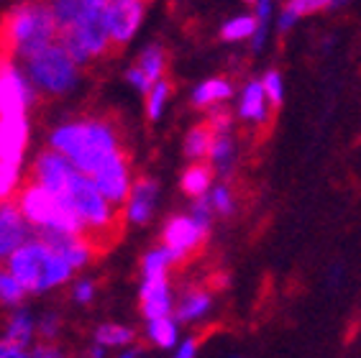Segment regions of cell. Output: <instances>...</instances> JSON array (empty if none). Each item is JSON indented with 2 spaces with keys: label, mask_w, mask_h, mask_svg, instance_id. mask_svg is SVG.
Instances as JSON below:
<instances>
[{
  "label": "cell",
  "mask_w": 361,
  "mask_h": 358,
  "mask_svg": "<svg viewBox=\"0 0 361 358\" xmlns=\"http://www.w3.org/2000/svg\"><path fill=\"white\" fill-rule=\"evenodd\" d=\"M31 333H34V323H31V317L26 312H18V315L11 317V323L6 328V338H3V343H11V345H23L31 340Z\"/></svg>",
  "instance_id": "obj_25"
},
{
  "label": "cell",
  "mask_w": 361,
  "mask_h": 358,
  "mask_svg": "<svg viewBox=\"0 0 361 358\" xmlns=\"http://www.w3.org/2000/svg\"><path fill=\"white\" fill-rule=\"evenodd\" d=\"M141 18H144V3H136V0H116V3H108L111 47H123L136 34Z\"/></svg>",
  "instance_id": "obj_11"
},
{
  "label": "cell",
  "mask_w": 361,
  "mask_h": 358,
  "mask_svg": "<svg viewBox=\"0 0 361 358\" xmlns=\"http://www.w3.org/2000/svg\"><path fill=\"white\" fill-rule=\"evenodd\" d=\"M169 95H172V85H169L167 80H161V82L154 85L152 92L146 95V116L152 118V121H157V118L164 113V105H167Z\"/></svg>",
  "instance_id": "obj_28"
},
{
  "label": "cell",
  "mask_w": 361,
  "mask_h": 358,
  "mask_svg": "<svg viewBox=\"0 0 361 358\" xmlns=\"http://www.w3.org/2000/svg\"><path fill=\"white\" fill-rule=\"evenodd\" d=\"M218 133L210 128L208 123H197L192 125L185 136V156L192 159V164L197 161H205L213 152V141H216Z\"/></svg>",
  "instance_id": "obj_21"
},
{
  "label": "cell",
  "mask_w": 361,
  "mask_h": 358,
  "mask_svg": "<svg viewBox=\"0 0 361 358\" xmlns=\"http://www.w3.org/2000/svg\"><path fill=\"white\" fill-rule=\"evenodd\" d=\"M254 16H257V34L251 39V49H254V51H262L267 39H269L271 21H274V6L267 3V0H259L257 8H254Z\"/></svg>",
  "instance_id": "obj_24"
},
{
  "label": "cell",
  "mask_w": 361,
  "mask_h": 358,
  "mask_svg": "<svg viewBox=\"0 0 361 358\" xmlns=\"http://www.w3.org/2000/svg\"><path fill=\"white\" fill-rule=\"evenodd\" d=\"M97 343L100 345H126L133 340V331L131 328H126V325H100L95 333Z\"/></svg>",
  "instance_id": "obj_30"
},
{
  "label": "cell",
  "mask_w": 361,
  "mask_h": 358,
  "mask_svg": "<svg viewBox=\"0 0 361 358\" xmlns=\"http://www.w3.org/2000/svg\"><path fill=\"white\" fill-rule=\"evenodd\" d=\"M31 241V226L23 218L16 202H0V264L11 261V256Z\"/></svg>",
  "instance_id": "obj_8"
},
{
  "label": "cell",
  "mask_w": 361,
  "mask_h": 358,
  "mask_svg": "<svg viewBox=\"0 0 361 358\" xmlns=\"http://www.w3.org/2000/svg\"><path fill=\"white\" fill-rule=\"evenodd\" d=\"M26 138H28L26 116H0V164L18 169Z\"/></svg>",
  "instance_id": "obj_14"
},
{
  "label": "cell",
  "mask_w": 361,
  "mask_h": 358,
  "mask_svg": "<svg viewBox=\"0 0 361 358\" xmlns=\"http://www.w3.org/2000/svg\"><path fill=\"white\" fill-rule=\"evenodd\" d=\"M233 161H236V141L231 138V133H221L213 141V152L208 156V164L216 169L218 174L228 177L233 172Z\"/></svg>",
  "instance_id": "obj_22"
},
{
  "label": "cell",
  "mask_w": 361,
  "mask_h": 358,
  "mask_svg": "<svg viewBox=\"0 0 361 358\" xmlns=\"http://www.w3.org/2000/svg\"><path fill=\"white\" fill-rule=\"evenodd\" d=\"M16 205L21 207L23 218L34 228H51V230H62V233L82 235L85 238V226L70 207V202L59 195L44 190L42 185H36L34 179L18 190Z\"/></svg>",
  "instance_id": "obj_5"
},
{
  "label": "cell",
  "mask_w": 361,
  "mask_h": 358,
  "mask_svg": "<svg viewBox=\"0 0 361 358\" xmlns=\"http://www.w3.org/2000/svg\"><path fill=\"white\" fill-rule=\"evenodd\" d=\"M262 87L267 92V100H269L271 108H279L282 100H285V80L277 69H269L264 77H262Z\"/></svg>",
  "instance_id": "obj_31"
},
{
  "label": "cell",
  "mask_w": 361,
  "mask_h": 358,
  "mask_svg": "<svg viewBox=\"0 0 361 358\" xmlns=\"http://www.w3.org/2000/svg\"><path fill=\"white\" fill-rule=\"evenodd\" d=\"M195 356H197V338H188L177 348V353H174V358H195Z\"/></svg>",
  "instance_id": "obj_35"
},
{
  "label": "cell",
  "mask_w": 361,
  "mask_h": 358,
  "mask_svg": "<svg viewBox=\"0 0 361 358\" xmlns=\"http://www.w3.org/2000/svg\"><path fill=\"white\" fill-rule=\"evenodd\" d=\"M269 100L262 87V80H249L241 90V100H238V116L249 123H267L269 118Z\"/></svg>",
  "instance_id": "obj_17"
},
{
  "label": "cell",
  "mask_w": 361,
  "mask_h": 358,
  "mask_svg": "<svg viewBox=\"0 0 361 358\" xmlns=\"http://www.w3.org/2000/svg\"><path fill=\"white\" fill-rule=\"evenodd\" d=\"M0 358H28V356L23 353V348H18V345H11V343H3V340H0Z\"/></svg>",
  "instance_id": "obj_36"
},
{
  "label": "cell",
  "mask_w": 361,
  "mask_h": 358,
  "mask_svg": "<svg viewBox=\"0 0 361 358\" xmlns=\"http://www.w3.org/2000/svg\"><path fill=\"white\" fill-rule=\"evenodd\" d=\"M210 205L216 210V215H223V218H228V215L236 213V195L231 190L228 185H216L210 190Z\"/></svg>",
  "instance_id": "obj_29"
},
{
  "label": "cell",
  "mask_w": 361,
  "mask_h": 358,
  "mask_svg": "<svg viewBox=\"0 0 361 358\" xmlns=\"http://www.w3.org/2000/svg\"><path fill=\"white\" fill-rule=\"evenodd\" d=\"M23 287L16 282V276L8 268H0V302L3 304H18L23 297Z\"/></svg>",
  "instance_id": "obj_32"
},
{
  "label": "cell",
  "mask_w": 361,
  "mask_h": 358,
  "mask_svg": "<svg viewBox=\"0 0 361 358\" xmlns=\"http://www.w3.org/2000/svg\"><path fill=\"white\" fill-rule=\"evenodd\" d=\"M287 6L292 8V13L298 18H305V16L320 13V11H328V8H336V3L331 0H290Z\"/></svg>",
  "instance_id": "obj_33"
},
{
  "label": "cell",
  "mask_w": 361,
  "mask_h": 358,
  "mask_svg": "<svg viewBox=\"0 0 361 358\" xmlns=\"http://www.w3.org/2000/svg\"><path fill=\"white\" fill-rule=\"evenodd\" d=\"M164 69H167V54H164V49L152 44V47H146L141 51V56L136 59L131 69H128V82L133 87L139 90V92H152V87L157 82L164 80Z\"/></svg>",
  "instance_id": "obj_12"
},
{
  "label": "cell",
  "mask_w": 361,
  "mask_h": 358,
  "mask_svg": "<svg viewBox=\"0 0 361 358\" xmlns=\"http://www.w3.org/2000/svg\"><path fill=\"white\" fill-rule=\"evenodd\" d=\"M257 34V16L254 13H238L221 26V39L228 44L251 42Z\"/></svg>",
  "instance_id": "obj_23"
},
{
  "label": "cell",
  "mask_w": 361,
  "mask_h": 358,
  "mask_svg": "<svg viewBox=\"0 0 361 358\" xmlns=\"http://www.w3.org/2000/svg\"><path fill=\"white\" fill-rule=\"evenodd\" d=\"M172 264H174V256L169 254L164 246H159V248H152V251L144 256L141 266H144V276L149 279V276H167V268L172 266Z\"/></svg>",
  "instance_id": "obj_26"
},
{
  "label": "cell",
  "mask_w": 361,
  "mask_h": 358,
  "mask_svg": "<svg viewBox=\"0 0 361 358\" xmlns=\"http://www.w3.org/2000/svg\"><path fill=\"white\" fill-rule=\"evenodd\" d=\"M141 310L152 320L159 317H169L172 312V295H169V282L167 276H149L141 284Z\"/></svg>",
  "instance_id": "obj_15"
},
{
  "label": "cell",
  "mask_w": 361,
  "mask_h": 358,
  "mask_svg": "<svg viewBox=\"0 0 361 358\" xmlns=\"http://www.w3.org/2000/svg\"><path fill=\"white\" fill-rule=\"evenodd\" d=\"M31 90L18 75L13 59L0 56V116H26Z\"/></svg>",
  "instance_id": "obj_10"
},
{
  "label": "cell",
  "mask_w": 361,
  "mask_h": 358,
  "mask_svg": "<svg viewBox=\"0 0 361 358\" xmlns=\"http://www.w3.org/2000/svg\"><path fill=\"white\" fill-rule=\"evenodd\" d=\"M51 152L62 154L77 172L90 177L108 161L121 154L116 131L105 121H75V123L59 125L51 136Z\"/></svg>",
  "instance_id": "obj_1"
},
{
  "label": "cell",
  "mask_w": 361,
  "mask_h": 358,
  "mask_svg": "<svg viewBox=\"0 0 361 358\" xmlns=\"http://www.w3.org/2000/svg\"><path fill=\"white\" fill-rule=\"evenodd\" d=\"M8 271L26 292H44L59 282H67L72 274V264L44 243L28 241L11 256Z\"/></svg>",
  "instance_id": "obj_4"
},
{
  "label": "cell",
  "mask_w": 361,
  "mask_h": 358,
  "mask_svg": "<svg viewBox=\"0 0 361 358\" xmlns=\"http://www.w3.org/2000/svg\"><path fill=\"white\" fill-rule=\"evenodd\" d=\"M139 356H141V351H139V348H133V351H126L121 358H139Z\"/></svg>",
  "instance_id": "obj_40"
},
{
  "label": "cell",
  "mask_w": 361,
  "mask_h": 358,
  "mask_svg": "<svg viewBox=\"0 0 361 358\" xmlns=\"http://www.w3.org/2000/svg\"><path fill=\"white\" fill-rule=\"evenodd\" d=\"M205 238H208V230L197 226L192 215H174V218H169L167 226H164V233H161L164 248L174 256V261L192 256L202 246Z\"/></svg>",
  "instance_id": "obj_7"
},
{
  "label": "cell",
  "mask_w": 361,
  "mask_h": 358,
  "mask_svg": "<svg viewBox=\"0 0 361 358\" xmlns=\"http://www.w3.org/2000/svg\"><path fill=\"white\" fill-rule=\"evenodd\" d=\"M157 192L159 187L149 177H139L133 182L128 202H126V218L131 223H146L154 215V205H157Z\"/></svg>",
  "instance_id": "obj_16"
},
{
  "label": "cell",
  "mask_w": 361,
  "mask_h": 358,
  "mask_svg": "<svg viewBox=\"0 0 361 358\" xmlns=\"http://www.w3.org/2000/svg\"><path fill=\"white\" fill-rule=\"evenodd\" d=\"M56 18L54 8L36 6V3H23L8 11L0 23V56H21L31 62L44 49L56 44Z\"/></svg>",
  "instance_id": "obj_2"
},
{
  "label": "cell",
  "mask_w": 361,
  "mask_h": 358,
  "mask_svg": "<svg viewBox=\"0 0 361 358\" xmlns=\"http://www.w3.org/2000/svg\"><path fill=\"white\" fill-rule=\"evenodd\" d=\"M75 172H77V169L62 156V154L47 152V154H42V156L36 159L34 182H36V185H42L44 190H49V192L62 195L64 187H67V182H70Z\"/></svg>",
  "instance_id": "obj_13"
},
{
  "label": "cell",
  "mask_w": 361,
  "mask_h": 358,
  "mask_svg": "<svg viewBox=\"0 0 361 358\" xmlns=\"http://www.w3.org/2000/svg\"><path fill=\"white\" fill-rule=\"evenodd\" d=\"M233 95V85L226 77H210L192 90V105L195 108H218Z\"/></svg>",
  "instance_id": "obj_19"
},
{
  "label": "cell",
  "mask_w": 361,
  "mask_h": 358,
  "mask_svg": "<svg viewBox=\"0 0 361 358\" xmlns=\"http://www.w3.org/2000/svg\"><path fill=\"white\" fill-rule=\"evenodd\" d=\"M210 307H213V292L205 290V287H190L180 297V302L174 307V315H177L180 323H190V320L208 315Z\"/></svg>",
  "instance_id": "obj_18"
},
{
  "label": "cell",
  "mask_w": 361,
  "mask_h": 358,
  "mask_svg": "<svg viewBox=\"0 0 361 358\" xmlns=\"http://www.w3.org/2000/svg\"><path fill=\"white\" fill-rule=\"evenodd\" d=\"M28 64V75L31 82L44 92H67L77 80V64L59 42L51 44L49 49H44L42 54L34 56Z\"/></svg>",
  "instance_id": "obj_6"
},
{
  "label": "cell",
  "mask_w": 361,
  "mask_h": 358,
  "mask_svg": "<svg viewBox=\"0 0 361 358\" xmlns=\"http://www.w3.org/2000/svg\"><path fill=\"white\" fill-rule=\"evenodd\" d=\"M56 42L75 59V64H85L90 56H103L108 49H113L108 31V3L85 0L80 18L72 26L59 28Z\"/></svg>",
  "instance_id": "obj_3"
},
{
  "label": "cell",
  "mask_w": 361,
  "mask_h": 358,
  "mask_svg": "<svg viewBox=\"0 0 361 358\" xmlns=\"http://www.w3.org/2000/svg\"><path fill=\"white\" fill-rule=\"evenodd\" d=\"M54 331H56V317L47 315V317H44V323H42V333L47 338H51V335H54Z\"/></svg>",
  "instance_id": "obj_38"
},
{
  "label": "cell",
  "mask_w": 361,
  "mask_h": 358,
  "mask_svg": "<svg viewBox=\"0 0 361 358\" xmlns=\"http://www.w3.org/2000/svg\"><path fill=\"white\" fill-rule=\"evenodd\" d=\"M34 358H59V353H56L54 348H49V345H39Z\"/></svg>",
  "instance_id": "obj_39"
},
{
  "label": "cell",
  "mask_w": 361,
  "mask_h": 358,
  "mask_svg": "<svg viewBox=\"0 0 361 358\" xmlns=\"http://www.w3.org/2000/svg\"><path fill=\"white\" fill-rule=\"evenodd\" d=\"M213 177H216V169L208 161H197V164H190L185 169L180 185L190 197L200 200V197H208L210 190H213Z\"/></svg>",
  "instance_id": "obj_20"
},
{
  "label": "cell",
  "mask_w": 361,
  "mask_h": 358,
  "mask_svg": "<svg viewBox=\"0 0 361 358\" xmlns=\"http://www.w3.org/2000/svg\"><path fill=\"white\" fill-rule=\"evenodd\" d=\"M149 338L159 348H172L177 343V320L172 317H159V320H152L149 323Z\"/></svg>",
  "instance_id": "obj_27"
},
{
  "label": "cell",
  "mask_w": 361,
  "mask_h": 358,
  "mask_svg": "<svg viewBox=\"0 0 361 358\" xmlns=\"http://www.w3.org/2000/svg\"><path fill=\"white\" fill-rule=\"evenodd\" d=\"M92 182L97 185V190L105 195V200L111 205L121 207L123 202H128V195H131V185H128V159L126 154H116L105 161L95 174H92Z\"/></svg>",
  "instance_id": "obj_9"
},
{
  "label": "cell",
  "mask_w": 361,
  "mask_h": 358,
  "mask_svg": "<svg viewBox=\"0 0 361 358\" xmlns=\"http://www.w3.org/2000/svg\"><path fill=\"white\" fill-rule=\"evenodd\" d=\"M205 123L213 128V131L221 136V133H231V123H233V116H231V111H226V108H213L208 116V121Z\"/></svg>",
  "instance_id": "obj_34"
},
{
  "label": "cell",
  "mask_w": 361,
  "mask_h": 358,
  "mask_svg": "<svg viewBox=\"0 0 361 358\" xmlns=\"http://www.w3.org/2000/svg\"><path fill=\"white\" fill-rule=\"evenodd\" d=\"M92 292H95V287H92V282H82V284H77L75 297H77V300H80V302H90V300H92Z\"/></svg>",
  "instance_id": "obj_37"
}]
</instances>
